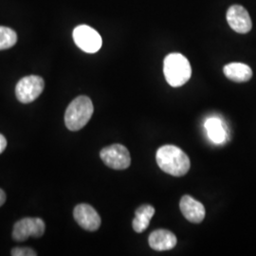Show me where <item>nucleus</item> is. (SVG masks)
<instances>
[{"label":"nucleus","mask_w":256,"mask_h":256,"mask_svg":"<svg viewBox=\"0 0 256 256\" xmlns=\"http://www.w3.org/2000/svg\"><path fill=\"white\" fill-rule=\"evenodd\" d=\"M156 160L164 172L174 176L187 174L191 167L189 156L180 147L174 146L160 147L156 152Z\"/></svg>","instance_id":"f257e3e1"},{"label":"nucleus","mask_w":256,"mask_h":256,"mask_svg":"<svg viewBox=\"0 0 256 256\" xmlns=\"http://www.w3.org/2000/svg\"><path fill=\"white\" fill-rule=\"evenodd\" d=\"M164 72L166 81L171 86L180 88L190 80L192 68L184 55L171 54L165 57Z\"/></svg>","instance_id":"f03ea898"},{"label":"nucleus","mask_w":256,"mask_h":256,"mask_svg":"<svg viewBox=\"0 0 256 256\" xmlns=\"http://www.w3.org/2000/svg\"><path fill=\"white\" fill-rule=\"evenodd\" d=\"M94 111L92 101L86 96H79L70 104L64 113V124L70 131H78L86 126Z\"/></svg>","instance_id":"7ed1b4c3"},{"label":"nucleus","mask_w":256,"mask_h":256,"mask_svg":"<svg viewBox=\"0 0 256 256\" xmlns=\"http://www.w3.org/2000/svg\"><path fill=\"white\" fill-rule=\"evenodd\" d=\"M45 82L43 78L36 75H30L22 78L16 86V98L22 104L36 101L44 90Z\"/></svg>","instance_id":"20e7f679"},{"label":"nucleus","mask_w":256,"mask_h":256,"mask_svg":"<svg viewBox=\"0 0 256 256\" xmlns=\"http://www.w3.org/2000/svg\"><path fill=\"white\" fill-rule=\"evenodd\" d=\"M75 44L84 52L95 54L102 48V37L97 30L86 25H80L74 30Z\"/></svg>","instance_id":"39448f33"},{"label":"nucleus","mask_w":256,"mask_h":256,"mask_svg":"<svg viewBox=\"0 0 256 256\" xmlns=\"http://www.w3.org/2000/svg\"><path fill=\"white\" fill-rule=\"evenodd\" d=\"M104 164L115 170L128 169L131 164V156L128 148L122 144L104 147L100 153Z\"/></svg>","instance_id":"423d86ee"},{"label":"nucleus","mask_w":256,"mask_h":256,"mask_svg":"<svg viewBox=\"0 0 256 256\" xmlns=\"http://www.w3.org/2000/svg\"><path fill=\"white\" fill-rule=\"evenodd\" d=\"M46 225L41 218H26L18 221L12 230V238L18 242L26 241L30 236L41 238L45 234Z\"/></svg>","instance_id":"0eeeda50"},{"label":"nucleus","mask_w":256,"mask_h":256,"mask_svg":"<svg viewBox=\"0 0 256 256\" xmlns=\"http://www.w3.org/2000/svg\"><path fill=\"white\" fill-rule=\"evenodd\" d=\"M75 221L84 230L94 232L101 226V218L96 210L88 204H79L74 210Z\"/></svg>","instance_id":"6e6552de"},{"label":"nucleus","mask_w":256,"mask_h":256,"mask_svg":"<svg viewBox=\"0 0 256 256\" xmlns=\"http://www.w3.org/2000/svg\"><path fill=\"white\" fill-rule=\"evenodd\" d=\"M227 21L230 27L238 34H248L252 28V22L247 10L240 5L230 7L227 12Z\"/></svg>","instance_id":"1a4fd4ad"},{"label":"nucleus","mask_w":256,"mask_h":256,"mask_svg":"<svg viewBox=\"0 0 256 256\" xmlns=\"http://www.w3.org/2000/svg\"><path fill=\"white\" fill-rule=\"evenodd\" d=\"M180 208L184 218L192 223H200L205 218V208L203 204L190 196L182 198Z\"/></svg>","instance_id":"9d476101"},{"label":"nucleus","mask_w":256,"mask_h":256,"mask_svg":"<svg viewBox=\"0 0 256 256\" xmlns=\"http://www.w3.org/2000/svg\"><path fill=\"white\" fill-rule=\"evenodd\" d=\"M149 246L158 252L170 250L174 248L178 243L174 234L168 230H154L148 238Z\"/></svg>","instance_id":"9b49d317"},{"label":"nucleus","mask_w":256,"mask_h":256,"mask_svg":"<svg viewBox=\"0 0 256 256\" xmlns=\"http://www.w3.org/2000/svg\"><path fill=\"white\" fill-rule=\"evenodd\" d=\"M223 72L228 79L236 82H248L252 77V68L243 63L226 64L223 68Z\"/></svg>","instance_id":"f8f14e48"},{"label":"nucleus","mask_w":256,"mask_h":256,"mask_svg":"<svg viewBox=\"0 0 256 256\" xmlns=\"http://www.w3.org/2000/svg\"><path fill=\"white\" fill-rule=\"evenodd\" d=\"M155 214V209L151 205H142L138 207L136 212L135 218L132 222V227L136 232H142L148 228L150 221L153 218Z\"/></svg>","instance_id":"ddd939ff"},{"label":"nucleus","mask_w":256,"mask_h":256,"mask_svg":"<svg viewBox=\"0 0 256 256\" xmlns=\"http://www.w3.org/2000/svg\"><path fill=\"white\" fill-rule=\"evenodd\" d=\"M205 128L210 140L216 144H223L226 140L227 133L224 124L218 118H210L205 122Z\"/></svg>","instance_id":"4468645a"},{"label":"nucleus","mask_w":256,"mask_h":256,"mask_svg":"<svg viewBox=\"0 0 256 256\" xmlns=\"http://www.w3.org/2000/svg\"><path fill=\"white\" fill-rule=\"evenodd\" d=\"M18 41L16 32L8 27L0 26V50L10 48Z\"/></svg>","instance_id":"2eb2a0df"},{"label":"nucleus","mask_w":256,"mask_h":256,"mask_svg":"<svg viewBox=\"0 0 256 256\" xmlns=\"http://www.w3.org/2000/svg\"><path fill=\"white\" fill-rule=\"evenodd\" d=\"M36 254L34 250L28 248H14L12 250V256H36Z\"/></svg>","instance_id":"dca6fc26"},{"label":"nucleus","mask_w":256,"mask_h":256,"mask_svg":"<svg viewBox=\"0 0 256 256\" xmlns=\"http://www.w3.org/2000/svg\"><path fill=\"white\" fill-rule=\"evenodd\" d=\"M6 147H7V140L2 134H0V154L6 149Z\"/></svg>","instance_id":"f3484780"},{"label":"nucleus","mask_w":256,"mask_h":256,"mask_svg":"<svg viewBox=\"0 0 256 256\" xmlns=\"http://www.w3.org/2000/svg\"><path fill=\"white\" fill-rule=\"evenodd\" d=\"M5 202H6V194L2 189H0V207L5 203Z\"/></svg>","instance_id":"a211bd4d"}]
</instances>
